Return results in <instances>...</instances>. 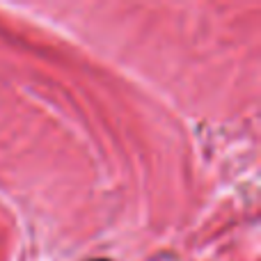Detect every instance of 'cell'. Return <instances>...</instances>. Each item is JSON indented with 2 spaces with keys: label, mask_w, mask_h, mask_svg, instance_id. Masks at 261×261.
<instances>
[{
  "label": "cell",
  "mask_w": 261,
  "mask_h": 261,
  "mask_svg": "<svg viewBox=\"0 0 261 261\" xmlns=\"http://www.w3.org/2000/svg\"><path fill=\"white\" fill-rule=\"evenodd\" d=\"M92 261H108V259H92Z\"/></svg>",
  "instance_id": "cell-1"
}]
</instances>
